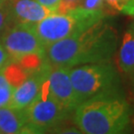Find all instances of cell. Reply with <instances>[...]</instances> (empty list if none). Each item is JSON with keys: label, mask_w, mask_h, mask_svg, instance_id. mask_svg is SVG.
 <instances>
[{"label": "cell", "mask_w": 134, "mask_h": 134, "mask_svg": "<svg viewBox=\"0 0 134 134\" xmlns=\"http://www.w3.org/2000/svg\"><path fill=\"white\" fill-rule=\"evenodd\" d=\"M117 45L116 30L103 19L81 33L48 45L44 60L52 68L109 62Z\"/></svg>", "instance_id": "6da1fadb"}, {"label": "cell", "mask_w": 134, "mask_h": 134, "mask_svg": "<svg viewBox=\"0 0 134 134\" xmlns=\"http://www.w3.org/2000/svg\"><path fill=\"white\" fill-rule=\"evenodd\" d=\"M74 121L82 133H123L130 124V107L120 94L97 96L77 106Z\"/></svg>", "instance_id": "7a4b0ae2"}, {"label": "cell", "mask_w": 134, "mask_h": 134, "mask_svg": "<svg viewBox=\"0 0 134 134\" xmlns=\"http://www.w3.org/2000/svg\"><path fill=\"white\" fill-rule=\"evenodd\" d=\"M70 77L79 104L97 96L120 94L119 76L110 61L72 67Z\"/></svg>", "instance_id": "3957f363"}, {"label": "cell", "mask_w": 134, "mask_h": 134, "mask_svg": "<svg viewBox=\"0 0 134 134\" xmlns=\"http://www.w3.org/2000/svg\"><path fill=\"white\" fill-rule=\"evenodd\" d=\"M103 19H105L103 10L90 11L76 8L65 13H51L34 24V27L46 48L50 44L81 33Z\"/></svg>", "instance_id": "277c9868"}, {"label": "cell", "mask_w": 134, "mask_h": 134, "mask_svg": "<svg viewBox=\"0 0 134 134\" xmlns=\"http://www.w3.org/2000/svg\"><path fill=\"white\" fill-rule=\"evenodd\" d=\"M47 80L43 83L38 97L25 108L27 123L22 133H44L55 129L70 113L52 96Z\"/></svg>", "instance_id": "5b68a950"}, {"label": "cell", "mask_w": 134, "mask_h": 134, "mask_svg": "<svg viewBox=\"0 0 134 134\" xmlns=\"http://www.w3.org/2000/svg\"><path fill=\"white\" fill-rule=\"evenodd\" d=\"M0 41L13 63L29 55H43L45 46L40 40L34 24L31 23H15L10 25L0 35Z\"/></svg>", "instance_id": "8992f818"}, {"label": "cell", "mask_w": 134, "mask_h": 134, "mask_svg": "<svg viewBox=\"0 0 134 134\" xmlns=\"http://www.w3.org/2000/svg\"><path fill=\"white\" fill-rule=\"evenodd\" d=\"M51 66L44 60L43 66L38 71L30 74L19 86H15L7 106L16 109H25L33 102L41 91L43 83L47 80Z\"/></svg>", "instance_id": "52a82bcc"}, {"label": "cell", "mask_w": 134, "mask_h": 134, "mask_svg": "<svg viewBox=\"0 0 134 134\" xmlns=\"http://www.w3.org/2000/svg\"><path fill=\"white\" fill-rule=\"evenodd\" d=\"M70 69L67 67L51 68L47 80L52 96L69 112L74 111L79 105L70 77Z\"/></svg>", "instance_id": "ba28073f"}, {"label": "cell", "mask_w": 134, "mask_h": 134, "mask_svg": "<svg viewBox=\"0 0 134 134\" xmlns=\"http://www.w3.org/2000/svg\"><path fill=\"white\" fill-rule=\"evenodd\" d=\"M7 6L14 23L36 24L53 13L37 0H9Z\"/></svg>", "instance_id": "9c48e42d"}, {"label": "cell", "mask_w": 134, "mask_h": 134, "mask_svg": "<svg viewBox=\"0 0 134 134\" xmlns=\"http://www.w3.org/2000/svg\"><path fill=\"white\" fill-rule=\"evenodd\" d=\"M26 123L25 109H16L7 105L0 107V133H22Z\"/></svg>", "instance_id": "30bf717a"}, {"label": "cell", "mask_w": 134, "mask_h": 134, "mask_svg": "<svg viewBox=\"0 0 134 134\" xmlns=\"http://www.w3.org/2000/svg\"><path fill=\"white\" fill-rule=\"evenodd\" d=\"M118 67L126 75L134 72V22L123 34L118 52Z\"/></svg>", "instance_id": "8fae6325"}, {"label": "cell", "mask_w": 134, "mask_h": 134, "mask_svg": "<svg viewBox=\"0 0 134 134\" xmlns=\"http://www.w3.org/2000/svg\"><path fill=\"white\" fill-rule=\"evenodd\" d=\"M110 8L134 17V0H104Z\"/></svg>", "instance_id": "7c38bea8"}, {"label": "cell", "mask_w": 134, "mask_h": 134, "mask_svg": "<svg viewBox=\"0 0 134 134\" xmlns=\"http://www.w3.org/2000/svg\"><path fill=\"white\" fill-rule=\"evenodd\" d=\"M13 20L8 9V6L0 7V35L4 32L6 29L12 24Z\"/></svg>", "instance_id": "4fadbf2b"}, {"label": "cell", "mask_w": 134, "mask_h": 134, "mask_svg": "<svg viewBox=\"0 0 134 134\" xmlns=\"http://www.w3.org/2000/svg\"><path fill=\"white\" fill-rule=\"evenodd\" d=\"M104 0H82L79 8L90 10V11H101L103 10Z\"/></svg>", "instance_id": "5bb4252c"}, {"label": "cell", "mask_w": 134, "mask_h": 134, "mask_svg": "<svg viewBox=\"0 0 134 134\" xmlns=\"http://www.w3.org/2000/svg\"><path fill=\"white\" fill-rule=\"evenodd\" d=\"M81 2H82V0H62L57 12L65 13V12H68V11L79 8L81 6Z\"/></svg>", "instance_id": "9a60e30c"}, {"label": "cell", "mask_w": 134, "mask_h": 134, "mask_svg": "<svg viewBox=\"0 0 134 134\" xmlns=\"http://www.w3.org/2000/svg\"><path fill=\"white\" fill-rule=\"evenodd\" d=\"M13 90H14V86H12L0 87V106L1 107L8 105L11 96H12Z\"/></svg>", "instance_id": "2e32d148"}, {"label": "cell", "mask_w": 134, "mask_h": 134, "mask_svg": "<svg viewBox=\"0 0 134 134\" xmlns=\"http://www.w3.org/2000/svg\"><path fill=\"white\" fill-rule=\"evenodd\" d=\"M11 63H13L11 60V57L0 41V70L6 68Z\"/></svg>", "instance_id": "e0dca14e"}, {"label": "cell", "mask_w": 134, "mask_h": 134, "mask_svg": "<svg viewBox=\"0 0 134 134\" xmlns=\"http://www.w3.org/2000/svg\"><path fill=\"white\" fill-rule=\"evenodd\" d=\"M37 1L44 5L45 7H47L51 12L56 13L59 9V6L61 4L62 0H37Z\"/></svg>", "instance_id": "ac0fdd59"}, {"label": "cell", "mask_w": 134, "mask_h": 134, "mask_svg": "<svg viewBox=\"0 0 134 134\" xmlns=\"http://www.w3.org/2000/svg\"><path fill=\"white\" fill-rule=\"evenodd\" d=\"M11 86V85H10V82L8 81L7 77H6V75H5L4 72V69H1L0 70V87H4V86Z\"/></svg>", "instance_id": "d6986e66"}, {"label": "cell", "mask_w": 134, "mask_h": 134, "mask_svg": "<svg viewBox=\"0 0 134 134\" xmlns=\"http://www.w3.org/2000/svg\"><path fill=\"white\" fill-rule=\"evenodd\" d=\"M9 0H0V7H4L7 5Z\"/></svg>", "instance_id": "ffe728a7"}, {"label": "cell", "mask_w": 134, "mask_h": 134, "mask_svg": "<svg viewBox=\"0 0 134 134\" xmlns=\"http://www.w3.org/2000/svg\"><path fill=\"white\" fill-rule=\"evenodd\" d=\"M131 76H132V82H133V85H134V72H133V74H132Z\"/></svg>", "instance_id": "44dd1931"}, {"label": "cell", "mask_w": 134, "mask_h": 134, "mask_svg": "<svg viewBox=\"0 0 134 134\" xmlns=\"http://www.w3.org/2000/svg\"><path fill=\"white\" fill-rule=\"evenodd\" d=\"M0 107H1V106H0Z\"/></svg>", "instance_id": "7402d4cb"}]
</instances>
